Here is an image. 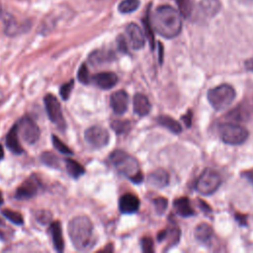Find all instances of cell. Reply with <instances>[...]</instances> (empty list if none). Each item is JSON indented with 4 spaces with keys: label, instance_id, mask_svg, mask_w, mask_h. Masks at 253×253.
Wrapping results in <instances>:
<instances>
[{
    "label": "cell",
    "instance_id": "6da1fadb",
    "mask_svg": "<svg viewBox=\"0 0 253 253\" xmlns=\"http://www.w3.org/2000/svg\"><path fill=\"white\" fill-rule=\"evenodd\" d=\"M151 20L152 29L164 38H175L181 32V14L172 6H159L154 11Z\"/></svg>",
    "mask_w": 253,
    "mask_h": 253
},
{
    "label": "cell",
    "instance_id": "7a4b0ae2",
    "mask_svg": "<svg viewBox=\"0 0 253 253\" xmlns=\"http://www.w3.org/2000/svg\"><path fill=\"white\" fill-rule=\"evenodd\" d=\"M68 235L73 246L79 251L90 249L94 243V227L89 217L77 215L68 223Z\"/></svg>",
    "mask_w": 253,
    "mask_h": 253
},
{
    "label": "cell",
    "instance_id": "3957f363",
    "mask_svg": "<svg viewBox=\"0 0 253 253\" xmlns=\"http://www.w3.org/2000/svg\"><path fill=\"white\" fill-rule=\"evenodd\" d=\"M110 162L123 175L133 183H140L143 176L139 169L137 160L123 150H115L109 156Z\"/></svg>",
    "mask_w": 253,
    "mask_h": 253
},
{
    "label": "cell",
    "instance_id": "277c9868",
    "mask_svg": "<svg viewBox=\"0 0 253 253\" xmlns=\"http://www.w3.org/2000/svg\"><path fill=\"white\" fill-rule=\"evenodd\" d=\"M235 99V90L228 84H221L208 91V100L216 111L226 109Z\"/></svg>",
    "mask_w": 253,
    "mask_h": 253
},
{
    "label": "cell",
    "instance_id": "5b68a950",
    "mask_svg": "<svg viewBox=\"0 0 253 253\" xmlns=\"http://www.w3.org/2000/svg\"><path fill=\"white\" fill-rule=\"evenodd\" d=\"M218 135L220 139L232 145H237L243 143L249 135L248 130L234 123H223L218 126Z\"/></svg>",
    "mask_w": 253,
    "mask_h": 253
},
{
    "label": "cell",
    "instance_id": "8992f818",
    "mask_svg": "<svg viewBox=\"0 0 253 253\" xmlns=\"http://www.w3.org/2000/svg\"><path fill=\"white\" fill-rule=\"evenodd\" d=\"M221 184L220 175L213 169L208 168L203 171L198 180L196 181V190L205 196L213 194Z\"/></svg>",
    "mask_w": 253,
    "mask_h": 253
},
{
    "label": "cell",
    "instance_id": "52a82bcc",
    "mask_svg": "<svg viewBox=\"0 0 253 253\" xmlns=\"http://www.w3.org/2000/svg\"><path fill=\"white\" fill-rule=\"evenodd\" d=\"M16 125L18 133L28 144H35L39 140L40 128L29 116H24Z\"/></svg>",
    "mask_w": 253,
    "mask_h": 253
},
{
    "label": "cell",
    "instance_id": "ba28073f",
    "mask_svg": "<svg viewBox=\"0 0 253 253\" xmlns=\"http://www.w3.org/2000/svg\"><path fill=\"white\" fill-rule=\"evenodd\" d=\"M43 103H44L45 111L49 120L53 124H55L58 127L64 128L65 122L61 112V106L57 98L54 97L52 94H46L45 97L43 98Z\"/></svg>",
    "mask_w": 253,
    "mask_h": 253
},
{
    "label": "cell",
    "instance_id": "9c48e42d",
    "mask_svg": "<svg viewBox=\"0 0 253 253\" xmlns=\"http://www.w3.org/2000/svg\"><path fill=\"white\" fill-rule=\"evenodd\" d=\"M84 137L88 144L94 148H102L106 146L110 139L108 130L99 126H93L87 128L85 130Z\"/></svg>",
    "mask_w": 253,
    "mask_h": 253
},
{
    "label": "cell",
    "instance_id": "30bf717a",
    "mask_svg": "<svg viewBox=\"0 0 253 253\" xmlns=\"http://www.w3.org/2000/svg\"><path fill=\"white\" fill-rule=\"evenodd\" d=\"M40 189V181L35 175L26 179L16 190L15 198L18 200H28L35 197Z\"/></svg>",
    "mask_w": 253,
    "mask_h": 253
},
{
    "label": "cell",
    "instance_id": "8fae6325",
    "mask_svg": "<svg viewBox=\"0 0 253 253\" xmlns=\"http://www.w3.org/2000/svg\"><path fill=\"white\" fill-rule=\"evenodd\" d=\"M128 95L125 90H118L111 95L110 105L114 113L117 115H123L126 113L128 107Z\"/></svg>",
    "mask_w": 253,
    "mask_h": 253
},
{
    "label": "cell",
    "instance_id": "7c38bea8",
    "mask_svg": "<svg viewBox=\"0 0 253 253\" xmlns=\"http://www.w3.org/2000/svg\"><path fill=\"white\" fill-rule=\"evenodd\" d=\"M126 35L128 38L129 44L133 49H140L144 46V43H145L144 33L136 24L131 23L127 25Z\"/></svg>",
    "mask_w": 253,
    "mask_h": 253
},
{
    "label": "cell",
    "instance_id": "4fadbf2b",
    "mask_svg": "<svg viewBox=\"0 0 253 253\" xmlns=\"http://www.w3.org/2000/svg\"><path fill=\"white\" fill-rule=\"evenodd\" d=\"M90 83H93L101 89L108 90L118 83V76L113 72H100L91 76Z\"/></svg>",
    "mask_w": 253,
    "mask_h": 253
},
{
    "label": "cell",
    "instance_id": "5bb4252c",
    "mask_svg": "<svg viewBox=\"0 0 253 253\" xmlns=\"http://www.w3.org/2000/svg\"><path fill=\"white\" fill-rule=\"evenodd\" d=\"M119 209L122 213H133L139 209V200L133 194H125L120 198Z\"/></svg>",
    "mask_w": 253,
    "mask_h": 253
},
{
    "label": "cell",
    "instance_id": "9a60e30c",
    "mask_svg": "<svg viewBox=\"0 0 253 253\" xmlns=\"http://www.w3.org/2000/svg\"><path fill=\"white\" fill-rule=\"evenodd\" d=\"M147 182L150 186L154 188H164L169 183V174L164 169H156L148 175Z\"/></svg>",
    "mask_w": 253,
    "mask_h": 253
},
{
    "label": "cell",
    "instance_id": "2e32d148",
    "mask_svg": "<svg viewBox=\"0 0 253 253\" xmlns=\"http://www.w3.org/2000/svg\"><path fill=\"white\" fill-rule=\"evenodd\" d=\"M133 111L136 115L143 117L149 114L150 110H151V104L148 100V98L141 94V93H137L134 95L133 97Z\"/></svg>",
    "mask_w": 253,
    "mask_h": 253
},
{
    "label": "cell",
    "instance_id": "e0dca14e",
    "mask_svg": "<svg viewBox=\"0 0 253 253\" xmlns=\"http://www.w3.org/2000/svg\"><path fill=\"white\" fill-rule=\"evenodd\" d=\"M49 232L51 235L53 247L57 252H62L64 248V242L62 238V230L59 221H53L49 225Z\"/></svg>",
    "mask_w": 253,
    "mask_h": 253
},
{
    "label": "cell",
    "instance_id": "ac0fdd59",
    "mask_svg": "<svg viewBox=\"0 0 253 253\" xmlns=\"http://www.w3.org/2000/svg\"><path fill=\"white\" fill-rule=\"evenodd\" d=\"M18 135H19V133H18V129H17V125H14L7 133L6 145L15 154L23 153V148L19 142Z\"/></svg>",
    "mask_w": 253,
    "mask_h": 253
},
{
    "label": "cell",
    "instance_id": "d6986e66",
    "mask_svg": "<svg viewBox=\"0 0 253 253\" xmlns=\"http://www.w3.org/2000/svg\"><path fill=\"white\" fill-rule=\"evenodd\" d=\"M195 238L202 244H209L212 238L213 232L211 227L207 223L199 224L194 232Z\"/></svg>",
    "mask_w": 253,
    "mask_h": 253
},
{
    "label": "cell",
    "instance_id": "ffe728a7",
    "mask_svg": "<svg viewBox=\"0 0 253 253\" xmlns=\"http://www.w3.org/2000/svg\"><path fill=\"white\" fill-rule=\"evenodd\" d=\"M114 59V53L110 50H103V49H98L93 51L89 55V62L92 65H99L103 64L105 62H109Z\"/></svg>",
    "mask_w": 253,
    "mask_h": 253
},
{
    "label": "cell",
    "instance_id": "44dd1931",
    "mask_svg": "<svg viewBox=\"0 0 253 253\" xmlns=\"http://www.w3.org/2000/svg\"><path fill=\"white\" fill-rule=\"evenodd\" d=\"M174 208H175L177 213L181 216L186 217V216H191V215L195 214V211H194L193 208L191 207L190 201L186 197L175 200Z\"/></svg>",
    "mask_w": 253,
    "mask_h": 253
},
{
    "label": "cell",
    "instance_id": "7402d4cb",
    "mask_svg": "<svg viewBox=\"0 0 253 253\" xmlns=\"http://www.w3.org/2000/svg\"><path fill=\"white\" fill-rule=\"evenodd\" d=\"M156 121L161 126L166 127L168 130H170L171 132H173L175 134H178L182 131L181 125L176 120H174L173 118H171L169 116H165V115L159 116V117H157Z\"/></svg>",
    "mask_w": 253,
    "mask_h": 253
},
{
    "label": "cell",
    "instance_id": "603a6c76",
    "mask_svg": "<svg viewBox=\"0 0 253 253\" xmlns=\"http://www.w3.org/2000/svg\"><path fill=\"white\" fill-rule=\"evenodd\" d=\"M64 162H65V168H66L68 174L72 178L77 179L85 173L84 167L79 162H77L71 158H66L64 160Z\"/></svg>",
    "mask_w": 253,
    "mask_h": 253
},
{
    "label": "cell",
    "instance_id": "cb8c5ba5",
    "mask_svg": "<svg viewBox=\"0 0 253 253\" xmlns=\"http://www.w3.org/2000/svg\"><path fill=\"white\" fill-rule=\"evenodd\" d=\"M201 7L206 15L212 17L218 13L220 9L219 0H201Z\"/></svg>",
    "mask_w": 253,
    "mask_h": 253
},
{
    "label": "cell",
    "instance_id": "d4e9b609",
    "mask_svg": "<svg viewBox=\"0 0 253 253\" xmlns=\"http://www.w3.org/2000/svg\"><path fill=\"white\" fill-rule=\"evenodd\" d=\"M41 161L48 166V167H52V168H58L59 167V158L52 152H49V151H45V152H42V155H41Z\"/></svg>",
    "mask_w": 253,
    "mask_h": 253
},
{
    "label": "cell",
    "instance_id": "484cf974",
    "mask_svg": "<svg viewBox=\"0 0 253 253\" xmlns=\"http://www.w3.org/2000/svg\"><path fill=\"white\" fill-rule=\"evenodd\" d=\"M2 214L7 218L9 219L11 222L17 224V225H21L24 223V218L22 216V214L18 211H12V210H9V209H5L2 211Z\"/></svg>",
    "mask_w": 253,
    "mask_h": 253
},
{
    "label": "cell",
    "instance_id": "4316f807",
    "mask_svg": "<svg viewBox=\"0 0 253 253\" xmlns=\"http://www.w3.org/2000/svg\"><path fill=\"white\" fill-rule=\"evenodd\" d=\"M139 6L138 0H124L119 5V11L121 13H130L135 11Z\"/></svg>",
    "mask_w": 253,
    "mask_h": 253
},
{
    "label": "cell",
    "instance_id": "83f0119b",
    "mask_svg": "<svg viewBox=\"0 0 253 253\" xmlns=\"http://www.w3.org/2000/svg\"><path fill=\"white\" fill-rule=\"evenodd\" d=\"M111 126L116 131V133L123 134V133H126V131H128V129L130 128V124L128 121L116 120L111 123Z\"/></svg>",
    "mask_w": 253,
    "mask_h": 253
},
{
    "label": "cell",
    "instance_id": "f1b7e54d",
    "mask_svg": "<svg viewBox=\"0 0 253 253\" xmlns=\"http://www.w3.org/2000/svg\"><path fill=\"white\" fill-rule=\"evenodd\" d=\"M51 139H52V144H53V147L59 151L60 153H63V154H67V155H71L73 152L72 150L65 144L63 143L57 136H55L54 134L51 136Z\"/></svg>",
    "mask_w": 253,
    "mask_h": 253
},
{
    "label": "cell",
    "instance_id": "f546056e",
    "mask_svg": "<svg viewBox=\"0 0 253 253\" xmlns=\"http://www.w3.org/2000/svg\"><path fill=\"white\" fill-rule=\"evenodd\" d=\"M176 2L178 4L180 14L184 17H189L192 13V0H176Z\"/></svg>",
    "mask_w": 253,
    "mask_h": 253
},
{
    "label": "cell",
    "instance_id": "4dcf8cb0",
    "mask_svg": "<svg viewBox=\"0 0 253 253\" xmlns=\"http://www.w3.org/2000/svg\"><path fill=\"white\" fill-rule=\"evenodd\" d=\"M77 77L78 80L82 83V84H89L91 81V76L89 74L87 65L85 63H83L80 68L78 69V73H77Z\"/></svg>",
    "mask_w": 253,
    "mask_h": 253
},
{
    "label": "cell",
    "instance_id": "1f68e13d",
    "mask_svg": "<svg viewBox=\"0 0 253 253\" xmlns=\"http://www.w3.org/2000/svg\"><path fill=\"white\" fill-rule=\"evenodd\" d=\"M73 86H74V80L73 79H71L68 82L61 85V87L59 89V94H60V96L63 100H67L69 98L70 93L73 89Z\"/></svg>",
    "mask_w": 253,
    "mask_h": 253
},
{
    "label": "cell",
    "instance_id": "d6a6232c",
    "mask_svg": "<svg viewBox=\"0 0 253 253\" xmlns=\"http://www.w3.org/2000/svg\"><path fill=\"white\" fill-rule=\"evenodd\" d=\"M153 203H154V206H155V211L159 214L163 213L166 211L167 206H168V201L163 197H159V198L155 199L153 201Z\"/></svg>",
    "mask_w": 253,
    "mask_h": 253
},
{
    "label": "cell",
    "instance_id": "836d02e7",
    "mask_svg": "<svg viewBox=\"0 0 253 253\" xmlns=\"http://www.w3.org/2000/svg\"><path fill=\"white\" fill-rule=\"evenodd\" d=\"M141 248L143 252H152L153 251V241L149 237H144L141 240Z\"/></svg>",
    "mask_w": 253,
    "mask_h": 253
},
{
    "label": "cell",
    "instance_id": "e575fe53",
    "mask_svg": "<svg viewBox=\"0 0 253 253\" xmlns=\"http://www.w3.org/2000/svg\"><path fill=\"white\" fill-rule=\"evenodd\" d=\"M36 216H37V219L39 220V222H41V223H47V222H49V220L51 218L50 212H48L46 211H39Z\"/></svg>",
    "mask_w": 253,
    "mask_h": 253
},
{
    "label": "cell",
    "instance_id": "d590c367",
    "mask_svg": "<svg viewBox=\"0 0 253 253\" xmlns=\"http://www.w3.org/2000/svg\"><path fill=\"white\" fill-rule=\"evenodd\" d=\"M117 43H118V48L121 52L126 53L127 51V44H126V41L123 36H120L117 40Z\"/></svg>",
    "mask_w": 253,
    "mask_h": 253
},
{
    "label": "cell",
    "instance_id": "8d00e7d4",
    "mask_svg": "<svg viewBox=\"0 0 253 253\" xmlns=\"http://www.w3.org/2000/svg\"><path fill=\"white\" fill-rule=\"evenodd\" d=\"M242 176H243L245 179H247L250 183L253 184V171H252V170L243 172V173H242Z\"/></svg>",
    "mask_w": 253,
    "mask_h": 253
},
{
    "label": "cell",
    "instance_id": "74e56055",
    "mask_svg": "<svg viewBox=\"0 0 253 253\" xmlns=\"http://www.w3.org/2000/svg\"><path fill=\"white\" fill-rule=\"evenodd\" d=\"M245 68L248 70V71H251L253 72V57L247 59L245 61Z\"/></svg>",
    "mask_w": 253,
    "mask_h": 253
},
{
    "label": "cell",
    "instance_id": "f35d334b",
    "mask_svg": "<svg viewBox=\"0 0 253 253\" xmlns=\"http://www.w3.org/2000/svg\"><path fill=\"white\" fill-rule=\"evenodd\" d=\"M191 118H192V113L189 112L186 116H183V121L185 122V124L187 125V126H191Z\"/></svg>",
    "mask_w": 253,
    "mask_h": 253
},
{
    "label": "cell",
    "instance_id": "ab89813d",
    "mask_svg": "<svg viewBox=\"0 0 253 253\" xmlns=\"http://www.w3.org/2000/svg\"><path fill=\"white\" fill-rule=\"evenodd\" d=\"M4 157V149H3V146L0 144V161L3 159Z\"/></svg>",
    "mask_w": 253,
    "mask_h": 253
},
{
    "label": "cell",
    "instance_id": "60d3db41",
    "mask_svg": "<svg viewBox=\"0 0 253 253\" xmlns=\"http://www.w3.org/2000/svg\"><path fill=\"white\" fill-rule=\"evenodd\" d=\"M3 196H2V193H1V191H0V206L3 204Z\"/></svg>",
    "mask_w": 253,
    "mask_h": 253
},
{
    "label": "cell",
    "instance_id": "b9f144b4",
    "mask_svg": "<svg viewBox=\"0 0 253 253\" xmlns=\"http://www.w3.org/2000/svg\"><path fill=\"white\" fill-rule=\"evenodd\" d=\"M3 99H4V95H3V93L0 91V104L2 103V101H3Z\"/></svg>",
    "mask_w": 253,
    "mask_h": 253
},
{
    "label": "cell",
    "instance_id": "7bdbcfd3",
    "mask_svg": "<svg viewBox=\"0 0 253 253\" xmlns=\"http://www.w3.org/2000/svg\"><path fill=\"white\" fill-rule=\"evenodd\" d=\"M0 224H2V219L0 218Z\"/></svg>",
    "mask_w": 253,
    "mask_h": 253
}]
</instances>
